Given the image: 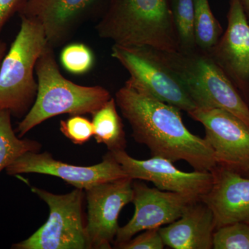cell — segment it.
Masks as SVG:
<instances>
[{"label": "cell", "mask_w": 249, "mask_h": 249, "mask_svg": "<svg viewBox=\"0 0 249 249\" xmlns=\"http://www.w3.org/2000/svg\"><path fill=\"white\" fill-rule=\"evenodd\" d=\"M114 98L123 116L128 121L132 138L145 145L152 157L173 163L185 160L195 170L211 172L217 166L209 143L187 129L178 108L127 83L116 91Z\"/></svg>", "instance_id": "cell-1"}, {"label": "cell", "mask_w": 249, "mask_h": 249, "mask_svg": "<svg viewBox=\"0 0 249 249\" xmlns=\"http://www.w3.org/2000/svg\"><path fill=\"white\" fill-rule=\"evenodd\" d=\"M96 30L114 45L179 51L169 0H109Z\"/></svg>", "instance_id": "cell-2"}, {"label": "cell", "mask_w": 249, "mask_h": 249, "mask_svg": "<svg viewBox=\"0 0 249 249\" xmlns=\"http://www.w3.org/2000/svg\"><path fill=\"white\" fill-rule=\"evenodd\" d=\"M53 49L47 45L36 63L37 96L16 129L19 138L54 116L93 114L111 98L103 87L83 86L65 78L59 70Z\"/></svg>", "instance_id": "cell-3"}, {"label": "cell", "mask_w": 249, "mask_h": 249, "mask_svg": "<svg viewBox=\"0 0 249 249\" xmlns=\"http://www.w3.org/2000/svg\"><path fill=\"white\" fill-rule=\"evenodd\" d=\"M159 52L196 107L224 109L237 116L249 129V106L209 52L198 47L189 51Z\"/></svg>", "instance_id": "cell-4"}, {"label": "cell", "mask_w": 249, "mask_h": 249, "mask_svg": "<svg viewBox=\"0 0 249 249\" xmlns=\"http://www.w3.org/2000/svg\"><path fill=\"white\" fill-rule=\"evenodd\" d=\"M20 18L19 32L0 65V111H9L18 119H23L35 102L36 63L48 45L37 21Z\"/></svg>", "instance_id": "cell-5"}, {"label": "cell", "mask_w": 249, "mask_h": 249, "mask_svg": "<svg viewBox=\"0 0 249 249\" xmlns=\"http://www.w3.org/2000/svg\"><path fill=\"white\" fill-rule=\"evenodd\" d=\"M31 191L48 206L47 222L14 249H89L84 214L85 192L75 188L58 195L32 187Z\"/></svg>", "instance_id": "cell-6"}, {"label": "cell", "mask_w": 249, "mask_h": 249, "mask_svg": "<svg viewBox=\"0 0 249 249\" xmlns=\"http://www.w3.org/2000/svg\"><path fill=\"white\" fill-rule=\"evenodd\" d=\"M111 55L128 71L125 83L152 98L187 113L196 107L184 85L157 49L114 45Z\"/></svg>", "instance_id": "cell-7"}, {"label": "cell", "mask_w": 249, "mask_h": 249, "mask_svg": "<svg viewBox=\"0 0 249 249\" xmlns=\"http://www.w3.org/2000/svg\"><path fill=\"white\" fill-rule=\"evenodd\" d=\"M205 129V139L217 165L242 175L249 165V129L240 119L219 108L196 107L188 112Z\"/></svg>", "instance_id": "cell-8"}, {"label": "cell", "mask_w": 249, "mask_h": 249, "mask_svg": "<svg viewBox=\"0 0 249 249\" xmlns=\"http://www.w3.org/2000/svg\"><path fill=\"white\" fill-rule=\"evenodd\" d=\"M129 178L101 183L85 190L88 202L86 232L89 249H112L119 227V216L133 199Z\"/></svg>", "instance_id": "cell-9"}, {"label": "cell", "mask_w": 249, "mask_h": 249, "mask_svg": "<svg viewBox=\"0 0 249 249\" xmlns=\"http://www.w3.org/2000/svg\"><path fill=\"white\" fill-rule=\"evenodd\" d=\"M132 188V202L135 212L128 223L119 228L113 244L114 248L139 232L171 224L181 217L191 205L201 199L196 196L150 188L139 181H134Z\"/></svg>", "instance_id": "cell-10"}, {"label": "cell", "mask_w": 249, "mask_h": 249, "mask_svg": "<svg viewBox=\"0 0 249 249\" xmlns=\"http://www.w3.org/2000/svg\"><path fill=\"white\" fill-rule=\"evenodd\" d=\"M6 172L11 176L36 173L57 177L75 188L84 191L99 183L128 178L109 151L101 163L91 166L64 163L55 160L47 152H28L10 164Z\"/></svg>", "instance_id": "cell-11"}, {"label": "cell", "mask_w": 249, "mask_h": 249, "mask_svg": "<svg viewBox=\"0 0 249 249\" xmlns=\"http://www.w3.org/2000/svg\"><path fill=\"white\" fill-rule=\"evenodd\" d=\"M110 152L128 178L150 181L161 191L201 198L209 193L213 183V175L211 171L195 170L186 173L176 168L171 160L161 157L138 160L129 156L125 150Z\"/></svg>", "instance_id": "cell-12"}, {"label": "cell", "mask_w": 249, "mask_h": 249, "mask_svg": "<svg viewBox=\"0 0 249 249\" xmlns=\"http://www.w3.org/2000/svg\"><path fill=\"white\" fill-rule=\"evenodd\" d=\"M109 1L26 0L18 14L37 21L45 31L48 45L55 48L65 43L93 14L105 11Z\"/></svg>", "instance_id": "cell-13"}, {"label": "cell", "mask_w": 249, "mask_h": 249, "mask_svg": "<svg viewBox=\"0 0 249 249\" xmlns=\"http://www.w3.org/2000/svg\"><path fill=\"white\" fill-rule=\"evenodd\" d=\"M227 22L208 52L249 106V24L239 0H229Z\"/></svg>", "instance_id": "cell-14"}, {"label": "cell", "mask_w": 249, "mask_h": 249, "mask_svg": "<svg viewBox=\"0 0 249 249\" xmlns=\"http://www.w3.org/2000/svg\"><path fill=\"white\" fill-rule=\"evenodd\" d=\"M211 173L212 187L201 199L212 211L216 229L232 223L249 224V178L219 165Z\"/></svg>", "instance_id": "cell-15"}, {"label": "cell", "mask_w": 249, "mask_h": 249, "mask_svg": "<svg viewBox=\"0 0 249 249\" xmlns=\"http://www.w3.org/2000/svg\"><path fill=\"white\" fill-rule=\"evenodd\" d=\"M215 229L212 211L199 199L178 219L159 230L165 246L170 248L211 249Z\"/></svg>", "instance_id": "cell-16"}, {"label": "cell", "mask_w": 249, "mask_h": 249, "mask_svg": "<svg viewBox=\"0 0 249 249\" xmlns=\"http://www.w3.org/2000/svg\"><path fill=\"white\" fill-rule=\"evenodd\" d=\"M96 142L104 144L109 152L125 150L127 141L122 119L117 111L115 98L111 97L106 104L91 114Z\"/></svg>", "instance_id": "cell-17"}, {"label": "cell", "mask_w": 249, "mask_h": 249, "mask_svg": "<svg viewBox=\"0 0 249 249\" xmlns=\"http://www.w3.org/2000/svg\"><path fill=\"white\" fill-rule=\"evenodd\" d=\"M11 116L9 111H0V173L20 156L28 152H40L42 148L37 141L16 135Z\"/></svg>", "instance_id": "cell-18"}, {"label": "cell", "mask_w": 249, "mask_h": 249, "mask_svg": "<svg viewBox=\"0 0 249 249\" xmlns=\"http://www.w3.org/2000/svg\"><path fill=\"white\" fill-rule=\"evenodd\" d=\"M196 45L209 52L223 34L220 23L214 17L209 0H193Z\"/></svg>", "instance_id": "cell-19"}, {"label": "cell", "mask_w": 249, "mask_h": 249, "mask_svg": "<svg viewBox=\"0 0 249 249\" xmlns=\"http://www.w3.org/2000/svg\"><path fill=\"white\" fill-rule=\"evenodd\" d=\"M170 9L177 34L179 51L196 49L194 7L193 0H169Z\"/></svg>", "instance_id": "cell-20"}, {"label": "cell", "mask_w": 249, "mask_h": 249, "mask_svg": "<svg viewBox=\"0 0 249 249\" xmlns=\"http://www.w3.org/2000/svg\"><path fill=\"white\" fill-rule=\"evenodd\" d=\"M214 249H249V224L235 222L215 229Z\"/></svg>", "instance_id": "cell-21"}, {"label": "cell", "mask_w": 249, "mask_h": 249, "mask_svg": "<svg viewBox=\"0 0 249 249\" xmlns=\"http://www.w3.org/2000/svg\"><path fill=\"white\" fill-rule=\"evenodd\" d=\"M60 61L67 71L80 75L88 73L92 69L95 58L88 46L83 43H73L62 49Z\"/></svg>", "instance_id": "cell-22"}, {"label": "cell", "mask_w": 249, "mask_h": 249, "mask_svg": "<svg viewBox=\"0 0 249 249\" xmlns=\"http://www.w3.org/2000/svg\"><path fill=\"white\" fill-rule=\"evenodd\" d=\"M60 130L76 145L89 142L94 134L92 122L83 115H72L67 120L60 121Z\"/></svg>", "instance_id": "cell-23"}, {"label": "cell", "mask_w": 249, "mask_h": 249, "mask_svg": "<svg viewBox=\"0 0 249 249\" xmlns=\"http://www.w3.org/2000/svg\"><path fill=\"white\" fill-rule=\"evenodd\" d=\"M160 229V228H159ZM159 229H148L127 242L116 246L120 249H163L165 245Z\"/></svg>", "instance_id": "cell-24"}, {"label": "cell", "mask_w": 249, "mask_h": 249, "mask_svg": "<svg viewBox=\"0 0 249 249\" xmlns=\"http://www.w3.org/2000/svg\"><path fill=\"white\" fill-rule=\"evenodd\" d=\"M26 0H0V34L5 24L16 13H19Z\"/></svg>", "instance_id": "cell-25"}, {"label": "cell", "mask_w": 249, "mask_h": 249, "mask_svg": "<svg viewBox=\"0 0 249 249\" xmlns=\"http://www.w3.org/2000/svg\"><path fill=\"white\" fill-rule=\"evenodd\" d=\"M249 24V0H239Z\"/></svg>", "instance_id": "cell-26"}, {"label": "cell", "mask_w": 249, "mask_h": 249, "mask_svg": "<svg viewBox=\"0 0 249 249\" xmlns=\"http://www.w3.org/2000/svg\"><path fill=\"white\" fill-rule=\"evenodd\" d=\"M7 51V45L3 41H0V65Z\"/></svg>", "instance_id": "cell-27"}, {"label": "cell", "mask_w": 249, "mask_h": 249, "mask_svg": "<svg viewBox=\"0 0 249 249\" xmlns=\"http://www.w3.org/2000/svg\"><path fill=\"white\" fill-rule=\"evenodd\" d=\"M242 175H243V176L246 177V178H249V165L248 168H247V170H245V173L242 174Z\"/></svg>", "instance_id": "cell-28"}]
</instances>
